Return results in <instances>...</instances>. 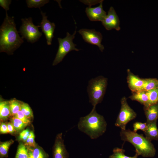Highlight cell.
<instances>
[{"mask_svg":"<svg viewBox=\"0 0 158 158\" xmlns=\"http://www.w3.org/2000/svg\"><path fill=\"white\" fill-rule=\"evenodd\" d=\"M147 125L146 123H142L137 122L133 124V131L136 132L139 130H140L143 132L146 130L147 129Z\"/></svg>","mask_w":158,"mask_h":158,"instance_id":"cell-28","label":"cell"},{"mask_svg":"<svg viewBox=\"0 0 158 158\" xmlns=\"http://www.w3.org/2000/svg\"><path fill=\"white\" fill-rule=\"evenodd\" d=\"M25 144L33 147H36L35 141V135L33 131L30 132L28 138L25 142Z\"/></svg>","mask_w":158,"mask_h":158,"instance_id":"cell-30","label":"cell"},{"mask_svg":"<svg viewBox=\"0 0 158 158\" xmlns=\"http://www.w3.org/2000/svg\"><path fill=\"white\" fill-rule=\"evenodd\" d=\"M20 110L28 118L30 119L33 117V112L29 105L26 103L22 102Z\"/></svg>","mask_w":158,"mask_h":158,"instance_id":"cell-26","label":"cell"},{"mask_svg":"<svg viewBox=\"0 0 158 158\" xmlns=\"http://www.w3.org/2000/svg\"><path fill=\"white\" fill-rule=\"evenodd\" d=\"M130 98L132 100L138 102L143 104L145 107L150 106L146 91H141L135 92Z\"/></svg>","mask_w":158,"mask_h":158,"instance_id":"cell-16","label":"cell"},{"mask_svg":"<svg viewBox=\"0 0 158 158\" xmlns=\"http://www.w3.org/2000/svg\"><path fill=\"white\" fill-rule=\"evenodd\" d=\"M121 107L115 125L120 128L121 130H125L127 124L130 121L135 118L137 116L136 113L128 104L125 97L121 100Z\"/></svg>","mask_w":158,"mask_h":158,"instance_id":"cell-7","label":"cell"},{"mask_svg":"<svg viewBox=\"0 0 158 158\" xmlns=\"http://www.w3.org/2000/svg\"><path fill=\"white\" fill-rule=\"evenodd\" d=\"M21 20L22 24L18 32L20 33L22 37L31 43L37 41L42 35V33L39 30L40 25H35L31 17L22 18Z\"/></svg>","mask_w":158,"mask_h":158,"instance_id":"cell-6","label":"cell"},{"mask_svg":"<svg viewBox=\"0 0 158 158\" xmlns=\"http://www.w3.org/2000/svg\"><path fill=\"white\" fill-rule=\"evenodd\" d=\"M120 136L122 140L129 142L134 146L135 152L138 155L144 157H153L156 150L151 141L142 134L130 129L121 130Z\"/></svg>","mask_w":158,"mask_h":158,"instance_id":"cell-3","label":"cell"},{"mask_svg":"<svg viewBox=\"0 0 158 158\" xmlns=\"http://www.w3.org/2000/svg\"><path fill=\"white\" fill-rule=\"evenodd\" d=\"M125 150L122 148H115L113 150V154L109 156V158H138L139 156L136 153L133 157L128 156L125 155Z\"/></svg>","mask_w":158,"mask_h":158,"instance_id":"cell-19","label":"cell"},{"mask_svg":"<svg viewBox=\"0 0 158 158\" xmlns=\"http://www.w3.org/2000/svg\"><path fill=\"white\" fill-rule=\"evenodd\" d=\"M155 121L147 124V126L146 130L144 131L146 138L150 141L153 140H158V129Z\"/></svg>","mask_w":158,"mask_h":158,"instance_id":"cell-15","label":"cell"},{"mask_svg":"<svg viewBox=\"0 0 158 158\" xmlns=\"http://www.w3.org/2000/svg\"><path fill=\"white\" fill-rule=\"evenodd\" d=\"M0 132L1 133L5 134L8 133L7 124L2 122L0 126Z\"/></svg>","mask_w":158,"mask_h":158,"instance_id":"cell-33","label":"cell"},{"mask_svg":"<svg viewBox=\"0 0 158 158\" xmlns=\"http://www.w3.org/2000/svg\"><path fill=\"white\" fill-rule=\"evenodd\" d=\"M148 96L150 105L157 103L158 102L157 88L146 91Z\"/></svg>","mask_w":158,"mask_h":158,"instance_id":"cell-21","label":"cell"},{"mask_svg":"<svg viewBox=\"0 0 158 158\" xmlns=\"http://www.w3.org/2000/svg\"><path fill=\"white\" fill-rule=\"evenodd\" d=\"M69 154L64 144L62 133L58 134L53 147V158H68Z\"/></svg>","mask_w":158,"mask_h":158,"instance_id":"cell-11","label":"cell"},{"mask_svg":"<svg viewBox=\"0 0 158 158\" xmlns=\"http://www.w3.org/2000/svg\"><path fill=\"white\" fill-rule=\"evenodd\" d=\"M15 158H29L28 150L23 144L19 145Z\"/></svg>","mask_w":158,"mask_h":158,"instance_id":"cell-23","label":"cell"},{"mask_svg":"<svg viewBox=\"0 0 158 158\" xmlns=\"http://www.w3.org/2000/svg\"><path fill=\"white\" fill-rule=\"evenodd\" d=\"M49 1L48 0H26V1L27 6L29 8H38L40 9L41 7L48 3Z\"/></svg>","mask_w":158,"mask_h":158,"instance_id":"cell-22","label":"cell"},{"mask_svg":"<svg viewBox=\"0 0 158 158\" xmlns=\"http://www.w3.org/2000/svg\"><path fill=\"white\" fill-rule=\"evenodd\" d=\"M76 32L75 30L73 34L71 35L67 32L66 36L64 38H58L59 47L53 62V66H55L61 61L66 55L70 51H79V49L75 47L76 45L73 42V40L75 37Z\"/></svg>","mask_w":158,"mask_h":158,"instance_id":"cell-5","label":"cell"},{"mask_svg":"<svg viewBox=\"0 0 158 158\" xmlns=\"http://www.w3.org/2000/svg\"><path fill=\"white\" fill-rule=\"evenodd\" d=\"M16 29L13 17H9L6 12V17L0 27V51L12 54L24 42Z\"/></svg>","mask_w":158,"mask_h":158,"instance_id":"cell-1","label":"cell"},{"mask_svg":"<svg viewBox=\"0 0 158 158\" xmlns=\"http://www.w3.org/2000/svg\"><path fill=\"white\" fill-rule=\"evenodd\" d=\"M107 79L99 76L91 79L88 82L87 91L89 102L96 107V105L101 102L107 85Z\"/></svg>","mask_w":158,"mask_h":158,"instance_id":"cell-4","label":"cell"},{"mask_svg":"<svg viewBox=\"0 0 158 158\" xmlns=\"http://www.w3.org/2000/svg\"><path fill=\"white\" fill-rule=\"evenodd\" d=\"M11 2V0H0V6L7 12L9 9V6Z\"/></svg>","mask_w":158,"mask_h":158,"instance_id":"cell-32","label":"cell"},{"mask_svg":"<svg viewBox=\"0 0 158 158\" xmlns=\"http://www.w3.org/2000/svg\"><path fill=\"white\" fill-rule=\"evenodd\" d=\"M102 1L97 7L92 8L87 7L85 12L90 20L92 21H101L105 17L106 12L103 10Z\"/></svg>","mask_w":158,"mask_h":158,"instance_id":"cell-12","label":"cell"},{"mask_svg":"<svg viewBox=\"0 0 158 158\" xmlns=\"http://www.w3.org/2000/svg\"><path fill=\"white\" fill-rule=\"evenodd\" d=\"M10 116V101H1L0 102V120H6Z\"/></svg>","mask_w":158,"mask_h":158,"instance_id":"cell-17","label":"cell"},{"mask_svg":"<svg viewBox=\"0 0 158 158\" xmlns=\"http://www.w3.org/2000/svg\"><path fill=\"white\" fill-rule=\"evenodd\" d=\"M102 22L103 25L107 30L115 29L119 31L120 30L118 17L112 6L110 7L107 15Z\"/></svg>","mask_w":158,"mask_h":158,"instance_id":"cell-9","label":"cell"},{"mask_svg":"<svg viewBox=\"0 0 158 158\" xmlns=\"http://www.w3.org/2000/svg\"><path fill=\"white\" fill-rule=\"evenodd\" d=\"M13 142V141L11 140L1 143L0 145V154L1 156L4 157L6 156L11 145Z\"/></svg>","mask_w":158,"mask_h":158,"instance_id":"cell-25","label":"cell"},{"mask_svg":"<svg viewBox=\"0 0 158 158\" xmlns=\"http://www.w3.org/2000/svg\"><path fill=\"white\" fill-rule=\"evenodd\" d=\"M158 87V80L152 78L144 79V83L141 91H147Z\"/></svg>","mask_w":158,"mask_h":158,"instance_id":"cell-18","label":"cell"},{"mask_svg":"<svg viewBox=\"0 0 158 158\" xmlns=\"http://www.w3.org/2000/svg\"><path fill=\"white\" fill-rule=\"evenodd\" d=\"M32 150L34 158H46L45 154L40 147H36Z\"/></svg>","mask_w":158,"mask_h":158,"instance_id":"cell-27","label":"cell"},{"mask_svg":"<svg viewBox=\"0 0 158 158\" xmlns=\"http://www.w3.org/2000/svg\"><path fill=\"white\" fill-rule=\"evenodd\" d=\"M13 116L20 119L24 123L27 124L30 122V119L27 118L20 110Z\"/></svg>","mask_w":158,"mask_h":158,"instance_id":"cell-29","label":"cell"},{"mask_svg":"<svg viewBox=\"0 0 158 158\" xmlns=\"http://www.w3.org/2000/svg\"><path fill=\"white\" fill-rule=\"evenodd\" d=\"M147 124L157 121L158 118V104L144 107Z\"/></svg>","mask_w":158,"mask_h":158,"instance_id":"cell-14","label":"cell"},{"mask_svg":"<svg viewBox=\"0 0 158 158\" xmlns=\"http://www.w3.org/2000/svg\"><path fill=\"white\" fill-rule=\"evenodd\" d=\"M41 14L42 19L40 24L42 32L44 34L47 40V45L51 44L52 39L54 37V33L55 28V25L54 23L50 22L47 19L46 13L41 11Z\"/></svg>","mask_w":158,"mask_h":158,"instance_id":"cell-10","label":"cell"},{"mask_svg":"<svg viewBox=\"0 0 158 158\" xmlns=\"http://www.w3.org/2000/svg\"><path fill=\"white\" fill-rule=\"evenodd\" d=\"M128 82L129 87L133 92L142 90L144 83V79H141L128 71Z\"/></svg>","mask_w":158,"mask_h":158,"instance_id":"cell-13","label":"cell"},{"mask_svg":"<svg viewBox=\"0 0 158 158\" xmlns=\"http://www.w3.org/2000/svg\"><path fill=\"white\" fill-rule=\"evenodd\" d=\"M22 103L16 99H13L10 101V116H14L20 110Z\"/></svg>","mask_w":158,"mask_h":158,"instance_id":"cell-20","label":"cell"},{"mask_svg":"<svg viewBox=\"0 0 158 158\" xmlns=\"http://www.w3.org/2000/svg\"><path fill=\"white\" fill-rule=\"evenodd\" d=\"M82 36L83 39L86 42L97 46L100 50L102 52L104 49L101 42L102 36L101 33L94 29H82L78 31Z\"/></svg>","mask_w":158,"mask_h":158,"instance_id":"cell-8","label":"cell"},{"mask_svg":"<svg viewBox=\"0 0 158 158\" xmlns=\"http://www.w3.org/2000/svg\"><path fill=\"white\" fill-rule=\"evenodd\" d=\"M107 123L102 115L98 114L93 107L86 116L80 118L78 124V129L91 139H96L103 135L107 129Z\"/></svg>","mask_w":158,"mask_h":158,"instance_id":"cell-2","label":"cell"},{"mask_svg":"<svg viewBox=\"0 0 158 158\" xmlns=\"http://www.w3.org/2000/svg\"><path fill=\"white\" fill-rule=\"evenodd\" d=\"M29 158H34L32 154V149H30L28 151Z\"/></svg>","mask_w":158,"mask_h":158,"instance_id":"cell-35","label":"cell"},{"mask_svg":"<svg viewBox=\"0 0 158 158\" xmlns=\"http://www.w3.org/2000/svg\"><path fill=\"white\" fill-rule=\"evenodd\" d=\"M11 123L14 127L15 131L19 132L23 129L28 124L23 122L20 119L13 116L11 119Z\"/></svg>","mask_w":158,"mask_h":158,"instance_id":"cell-24","label":"cell"},{"mask_svg":"<svg viewBox=\"0 0 158 158\" xmlns=\"http://www.w3.org/2000/svg\"><path fill=\"white\" fill-rule=\"evenodd\" d=\"M158 89V87H157Z\"/></svg>","mask_w":158,"mask_h":158,"instance_id":"cell-36","label":"cell"},{"mask_svg":"<svg viewBox=\"0 0 158 158\" xmlns=\"http://www.w3.org/2000/svg\"><path fill=\"white\" fill-rule=\"evenodd\" d=\"M8 133H13L15 130L14 126L11 122H8L7 124Z\"/></svg>","mask_w":158,"mask_h":158,"instance_id":"cell-34","label":"cell"},{"mask_svg":"<svg viewBox=\"0 0 158 158\" xmlns=\"http://www.w3.org/2000/svg\"><path fill=\"white\" fill-rule=\"evenodd\" d=\"M30 132L28 129L23 130L20 134L19 138V139L24 142H26L28 138Z\"/></svg>","mask_w":158,"mask_h":158,"instance_id":"cell-31","label":"cell"}]
</instances>
